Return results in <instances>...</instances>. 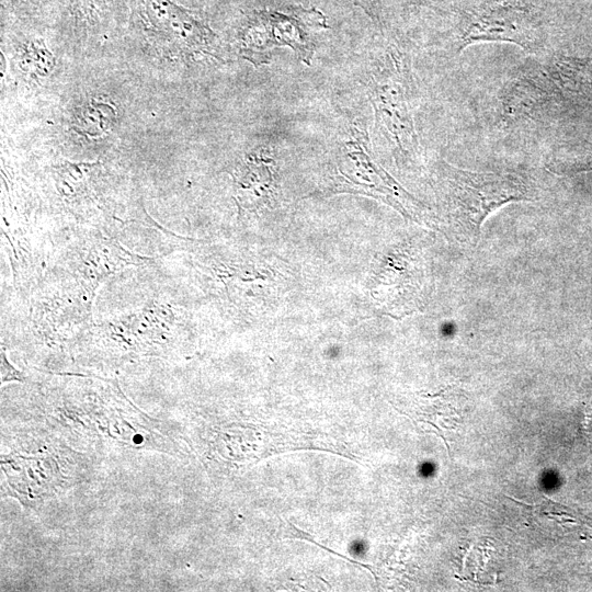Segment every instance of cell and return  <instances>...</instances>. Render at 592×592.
I'll return each instance as SVG.
<instances>
[{"label":"cell","mask_w":592,"mask_h":592,"mask_svg":"<svg viewBox=\"0 0 592 592\" xmlns=\"http://www.w3.org/2000/svg\"><path fill=\"white\" fill-rule=\"evenodd\" d=\"M437 190L444 224L453 238L475 246L486 218L505 204L535 201L534 183L510 171L479 172L442 163Z\"/></svg>","instance_id":"1"},{"label":"cell","mask_w":592,"mask_h":592,"mask_svg":"<svg viewBox=\"0 0 592 592\" xmlns=\"http://www.w3.org/2000/svg\"><path fill=\"white\" fill-rule=\"evenodd\" d=\"M479 42H506L534 55L543 53L542 8L534 0H480L467 7L456 25L454 52Z\"/></svg>","instance_id":"2"},{"label":"cell","mask_w":592,"mask_h":592,"mask_svg":"<svg viewBox=\"0 0 592 592\" xmlns=\"http://www.w3.org/2000/svg\"><path fill=\"white\" fill-rule=\"evenodd\" d=\"M327 27L326 16L317 9L296 7L287 12H253L241 26L238 41L240 55L254 65L269 61V50L289 46L304 62L310 64L315 52V34Z\"/></svg>","instance_id":"3"},{"label":"cell","mask_w":592,"mask_h":592,"mask_svg":"<svg viewBox=\"0 0 592 592\" xmlns=\"http://www.w3.org/2000/svg\"><path fill=\"white\" fill-rule=\"evenodd\" d=\"M57 444V441H44L42 447L34 451L19 442L22 453L12 448L10 454L2 455L5 493L20 499L24 505H34L60 489H67L73 479L65 465H70V455L75 453Z\"/></svg>","instance_id":"4"},{"label":"cell","mask_w":592,"mask_h":592,"mask_svg":"<svg viewBox=\"0 0 592 592\" xmlns=\"http://www.w3.org/2000/svg\"><path fill=\"white\" fill-rule=\"evenodd\" d=\"M369 88L376 119L385 136L402 151L417 148L409 73L398 50L388 49L379 60L373 71Z\"/></svg>","instance_id":"5"},{"label":"cell","mask_w":592,"mask_h":592,"mask_svg":"<svg viewBox=\"0 0 592 592\" xmlns=\"http://www.w3.org/2000/svg\"><path fill=\"white\" fill-rule=\"evenodd\" d=\"M141 12L156 35L185 56L209 53L216 34L196 12L172 0H141Z\"/></svg>","instance_id":"6"},{"label":"cell","mask_w":592,"mask_h":592,"mask_svg":"<svg viewBox=\"0 0 592 592\" xmlns=\"http://www.w3.org/2000/svg\"><path fill=\"white\" fill-rule=\"evenodd\" d=\"M98 164V162H65L57 166L56 183L59 193L67 198L78 195L86 187L89 177Z\"/></svg>","instance_id":"7"},{"label":"cell","mask_w":592,"mask_h":592,"mask_svg":"<svg viewBox=\"0 0 592 592\" xmlns=\"http://www.w3.org/2000/svg\"><path fill=\"white\" fill-rule=\"evenodd\" d=\"M54 66L55 58L53 54L41 41L31 42L20 57L21 69L33 76H48Z\"/></svg>","instance_id":"8"},{"label":"cell","mask_w":592,"mask_h":592,"mask_svg":"<svg viewBox=\"0 0 592 592\" xmlns=\"http://www.w3.org/2000/svg\"><path fill=\"white\" fill-rule=\"evenodd\" d=\"M114 117L115 113L111 106L91 103L81 113L80 126L86 133L99 135L109 128Z\"/></svg>","instance_id":"9"},{"label":"cell","mask_w":592,"mask_h":592,"mask_svg":"<svg viewBox=\"0 0 592 592\" xmlns=\"http://www.w3.org/2000/svg\"><path fill=\"white\" fill-rule=\"evenodd\" d=\"M354 2L376 25L382 26L380 0H354Z\"/></svg>","instance_id":"10"},{"label":"cell","mask_w":592,"mask_h":592,"mask_svg":"<svg viewBox=\"0 0 592 592\" xmlns=\"http://www.w3.org/2000/svg\"><path fill=\"white\" fill-rule=\"evenodd\" d=\"M10 380L24 382L25 377L23 373H21L20 371L15 369L14 367L10 365L2 349L1 350V382L7 383Z\"/></svg>","instance_id":"11"}]
</instances>
